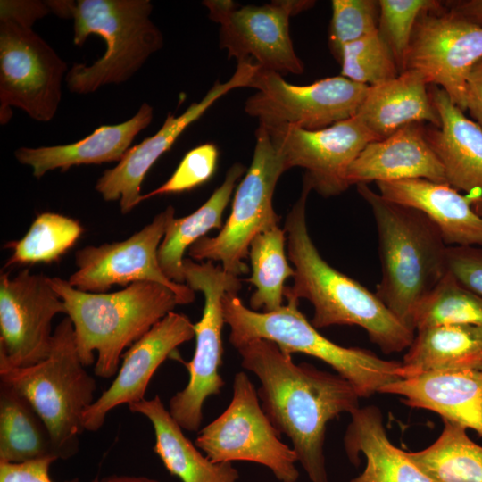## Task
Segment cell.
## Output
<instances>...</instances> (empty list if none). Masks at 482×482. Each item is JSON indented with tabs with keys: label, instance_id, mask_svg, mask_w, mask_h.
I'll list each match as a JSON object with an SVG mask.
<instances>
[{
	"label": "cell",
	"instance_id": "cell-1",
	"mask_svg": "<svg viewBox=\"0 0 482 482\" xmlns=\"http://www.w3.org/2000/svg\"><path fill=\"white\" fill-rule=\"evenodd\" d=\"M241 366L260 382L261 406L280 435L291 442L310 482H328L324 443L329 421L359 406V395L337 373L295 363L276 344L255 339L240 347Z\"/></svg>",
	"mask_w": 482,
	"mask_h": 482
},
{
	"label": "cell",
	"instance_id": "cell-2",
	"mask_svg": "<svg viewBox=\"0 0 482 482\" xmlns=\"http://www.w3.org/2000/svg\"><path fill=\"white\" fill-rule=\"evenodd\" d=\"M312 191L303 178L301 195L285 220L287 258L293 264V285L285 287L286 300H308L314 313L311 323L323 328L355 325L363 328L373 344L386 354L411 345L415 332L358 281L330 266L312 240L306 220V203Z\"/></svg>",
	"mask_w": 482,
	"mask_h": 482
},
{
	"label": "cell",
	"instance_id": "cell-3",
	"mask_svg": "<svg viewBox=\"0 0 482 482\" xmlns=\"http://www.w3.org/2000/svg\"><path fill=\"white\" fill-rule=\"evenodd\" d=\"M49 280L64 303L83 365L95 362L94 372L101 378L115 377L125 349L179 305L176 295L156 282L140 281L116 292L90 293L58 277Z\"/></svg>",
	"mask_w": 482,
	"mask_h": 482
},
{
	"label": "cell",
	"instance_id": "cell-4",
	"mask_svg": "<svg viewBox=\"0 0 482 482\" xmlns=\"http://www.w3.org/2000/svg\"><path fill=\"white\" fill-rule=\"evenodd\" d=\"M356 187L371 209L378 233L381 278L375 295L411 328L416 306L448 270V245L422 212L384 198L368 184Z\"/></svg>",
	"mask_w": 482,
	"mask_h": 482
},
{
	"label": "cell",
	"instance_id": "cell-5",
	"mask_svg": "<svg viewBox=\"0 0 482 482\" xmlns=\"http://www.w3.org/2000/svg\"><path fill=\"white\" fill-rule=\"evenodd\" d=\"M50 11L73 20V43L83 46L88 36L105 42L104 55L91 65L75 63L64 79L68 89L90 94L109 84L129 80L163 46L161 30L150 16L149 0L46 1Z\"/></svg>",
	"mask_w": 482,
	"mask_h": 482
},
{
	"label": "cell",
	"instance_id": "cell-6",
	"mask_svg": "<svg viewBox=\"0 0 482 482\" xmlns=\"http://www.w3.org/2000/svg\"><path fill=\"white\" fill-rule=\"evenodd\" d=\"M237 293L227 292L222 298L229 342L236 349L250 341L265 339L289 354L302 353L315 357L349 381L361 398L379 393L386 385L400 379L401 362L332 342L301 312L299 302L287 300L278 310L257 312L246 307Z\"/></svg>",
	"mask_w": 482,
	"mask_h": 482
},
{
	"label": "cell",
	"instance_id": "cell-7",
	"mask_svg": "<svg viewBox=\"0 0 482 482\" xmlns=\"http://www.w3.org/2000/svg\"><path fill=\"white\" fill-rule=\"evenodd\" d=\"M46 1H0V123L7 124L12 107L31 119L53 120L62 99L66 62L32 29L50 12Z\"/></svg>",
	"mask_w": 482,
	"mask_h": 482
},
{
	"label": "cell",
	"instance_id": "cell-8",
	"mask_svg": "<svg viewBox=\"0 0 482 482\" xmlns=\"http://www.w3.org/2000/svg\"><path fill=\"white\" fill-rule=\"evenodd\" d=\"M0 380L32 405L49 431L58 459L77 453L84 414L96 400V382L79 358L68 317L54 328L46 359L27 367H12L0 360Z\"/></svg>",
	"mask_w": 482,
	"mask_h": 482
},
{
	"label": "cell",
	"instance_id": "cell-9",
	"mask_svg": "<svg viewBox=\"0 0 482 482\" xmlns=\"http://www.w3.org/2000/svg\"><path fill=\"white\" fill-rule=\"evenodd\" d=\"M255 138L251 165L237 187L226 223L217 236L203 237L187 250L192 259L220 262L225 272L237 278L248 272L244 261L253 239L278 226L272 200L280 176L287 170L265 128L258 126Z\"/></svg>",
	"mask_w": 482,
	"mask_h": 482
},
{
	"label": "cell",
	"instance_id": "cell-10",
	"mask_svg": "<svg viewBox=\"0 0 482 482\" xmlns=\"http://www.w3.org/2000/svg\"><path fill=\"white\" fill-rule=\"evenodd\" d=\"M185 284L204 295L202 317L195 326V347L192 359L180 362L188 371L187 386L169 402V411L187 431H199L203 408L212 395H219L225 385L220 368L222 364V328L225 324L222 298L227 292H238L241 281L212 262L184 259Z\"/></svg>",
	"mask_w": 482,
	"mask_h": 482
},
{
	"label": "cell",
	"instance_id": "cell-11",
	"mask_svg": "<svg viewBox=\"0 0 482 482\" xmlns=\"http://www.w3.org/2000/svg\"><path fill=\"white\" fill-rule=\"evenodd\" d=\"M232 390L229 404L198 431L195 445L214 462H254L268 468L280 482L298 481L297 455L281 441L245 371L235 374Z\"/></svg>",
	"mask_w": 482,
	"mask_h": 482
},
{
	"label": "cell",
	"instance_id": "cell-12",
	"mask_svg": "<svg viewBox=\"0 0 482 482\" xmlns=\"http://www.w3.org/2000/svg\"><path fill=\"white\" fill-rule=\"evenodd\" d=\"M312 0H276L240 5L230 0H205L209 18L220 24L219 45L237 62L251 61L259 70L299 75L304 65L290 37V18L311 9Z\"/></svg>",
	"mask_w": 482,
	"mask_h": 482
},
{
	"label": "cell",
	"instance_id": "cell-13",
	"mask_svg": "<svg viewBox=\"0 0 482 482\" xmlns=\"http://www.w3.org/2000/svg\"><path fill=\"white\" fill-rule=\"evenodd\" d=\"M251 87L256 92L246 100L245 112L259 125L318 130L355 116L370 87L341 75L297 86L258 69Z\"/></svg>",
	"mask_w": 482,
	"mask_h": 482
},
{
	"label": "cell",
	"instance_id": "cell-14",
	"mask_svg": "<svg viewBox=\"0 0 482 482\" xmlns=\"http://www.w3.org/2000/svg\"><path fill=\"white\" fill-rule=\"evenodd\" d=\"M175 210L168 206L153 220L129 238L98 246L87 245L77 251V270L68 282L90 293H106L114 286L140 281L156 282L169 287L179 305L195 300V291L187 284L170 280L162 270L158 250Z\"/></svg>",
	"mask_w": 482,
	"mask_h": 482
},
{
	"label": "cell",
	"instance_id": "cell-15",
	"mask_svg": "<svg viewBox=\"0 0 482 482\" xmlns=\"http://www.w3.org/2000/svg\"><path fill=\"white\" fill-rule=\"evenodd\" d=\"M482 58V28L450 10L445 2L418 18L405 59L406 70L421 73L439 86L461 111L466 107V80Z\"/></svg>",
	"mask_w": 482,
	"mask_h": 482
},
{
	"label": "cell",
	"instance_id": "cell-16",
	"mask_svg": "<svg viewBox=\"0 0 482 482\" xmlns=\"http://www.w3.org/2000/svg\"><path fill=\"white\" fill-rule=\"evenodd\" d=\"M49 277L22 270L0 276V360L27 367L46 359L52 347V320L65 313Z\"/></svg>",
	"mask_w": 482,
	"mask_h": 482
},
{
	"label": "cell",
	"instance_id": "cell-17",
	"mask_svg": "<svg viewBox=\"0 0 482 482\" xmlns=\"http://www.w3.org/2000/svg\"><path fill=\"white\" fill-rule=\"evenodd\" d=\"M262 127L287 169H303V178L323 197L338 195L350 187L349 166L369 143L376 141L357 115L318 130Z\"/></svg>",
	"mask_w": 482,
	"mask_h": 482
},
{
	"label": "cell",
	"instance_id": "cell-18",
	"mask_svg": "<svg viewBox=\"0 0 482 482\" xmlns=\"http://www.w3.org/2000/svg\"><path fill=\"white\" fill-rule=\"evenodd\" d=\"M257 71V65L251 61L237 62L229 80L216 81L199 102L191 104L183 113L178 116L168 113L154 135L131 146L115 167L104 171L96 181V192L107 202L119 200L122 213L131 212L141 203V184L155 162L217 100L236 88L251 87Z\"/></svg>",
	"mask_w": 482,
	"mask_h": 482
},
{
	"label": "cell",
	"instance_id": "cell-19",
	"mask_svg": "<svg viewBox=\"0 0 482 482\" xmlns=\"http://www.w3.org/2000/svg\"><path fill=\"white\" fill-rule=\"evenodd\" d=\"M193 337L194 323L183 313L170 312L154 325L123 353L113 381L86 411L84 429L97 431L114 408L145 399L148 385L157 369L165 360L179 354L178 347Z\"/></svg>",
	"mask_w": 482,
	"mask_h": 482
},
{
	"label": "cell",
	"instance_id": "cell-20",
	"mask_svg": "<svg viewBox=\"0 0 482 482\" xmlns=\"http://www.w3.org/2000/svg\"><path fill=\"white\" fill-rule=\"evenodd\" d=\"M429 94L440 127L425 128L427 141L443 166L446 183L465 192L482 214V129L442 88L432 87Z\"/></svg>",
	"mask_w": 482,
	"mask_h": 482
},
{
	"label": "cell",
	"instance_id": "cell-21",
	"mask_svg": "<svg viewBox=\"0 0 482 482\" xmlns=\"http://www.w3.org/2000/svg\"><path fill=\"white\" fill-rule=\"evenodd\" d=\"M425 128L423 123L408 124L385 139L369 143L348 168L349 186L411 179L446 183Z\"/></svg>",
	"mask_w": 482,
	"mask_h": 482
},
{
	"label": "cell",
	"instance_id": "cell-22",
	"mask_svg": "<svg viewBox=\"0 0 482 482\" xmlns=\"http://www.w3.org/2000/svg\"><path fill=\"white\" fill-rule=\"evenodd\" d=\"M386 199L422 212L448 246H482V214L468 195L446 183L411 179L376 183Z\"/></svg>",
	"mask_w": 482,
	"mask_h": 482
},
{
	"label": "cell",
	"instance_id": "cell-23",
	"mask_svg": "<svg viewBox=\"0 0 482 482\" xmlns=\"http://www.w3.org/2000/svg\"><path fill=\"white\" fill-rule=\"evenodd\" d=\"M379 393L400 395L411 408L431 411L482 437V371H434L400 378Z\"/></svg>",
	"mask_w": 482,
	"mask_h": 482
},
{
	"label": "cell",
	"instance_id": "cell-24",
	"mask_svg": "<svg viewBox=\"0 0 482 482\" xmlns=\"http://www.w3.org/2000/svg\"><path fill=\"white\" fill-rule=\"evenodd\" d=\"M153 118V107L143 103L129 120L114 125H102L75 143L22 146L14 152V156L20 163L31 167L37 179L57 169L65 171L72 166L119 162L137 135L150 125Z\"/></svg>",
	"mask_w": 482,
	"mask_h": 482
},
{
	"label": "cell",
	"instance_id": "cell-25",
	"mask_svg": "<svg viewBox=\"0 0 482 482\" xmlns=\"http://www.w3.org/2000/svg\"><path fill=\"white\" fill-rule=\"evenodd\" d=\"M428 81L417 71L406 70L396 78L369 87L357 116L377 140L385 139L411 123L440 127Z\"/></svg>",
	"mask_w": 482,
	"mask_h": 482
},
{
	"label": "cell",
	"instance_id": "cell-26",
	"mask_svg": "<svg viewBox=\"0 0 482 482\" xmlns=\"http://www.w3.org/2000/svg\"><path fill=\"white\" fill-rule=\"evenodd\" d=\"M344 445L350 461L358 466L360 453L366 458L363 471L349 482H433L408 457L407 452L389 440L378 407H359L351 414Z\"/></svg>",
	"mask_w": 482,
	"mask_h": 482
},
{
	"label": "cell",
	"instance_id": "cell-27",
	"mask_svg": "<svg viewBox=\"0 0 482 482\" xmlns=\"http://www.w3.org/2000/svg\"><path fill=\"white\" fill-rule=\"evenodd\" d=\"M129 409L151 422L154 453L181 482H237L239 473L232 463L210 460L186 436L158 395L130 404Z\"/></svg>",
	"mask_w": 482,
	"mask_h": 482
},
{
	"label": "cell",
	"instance_id": "cell-28",
	"mask_svg": "<svg viewBox=\"0 0 482 482\" xmlns=\"http://www.w3.org/2000/svg\"><path fill=\"white\" fill-rule=\"evenodd\" d=\"M482 371V325L453 324L419 330L398 370L400 378L434 371Z\"/></svg>",
	"mask_w": 482,
	"mask_h": 482
},
{
	"label": "cell",
	"instance_id": "cell-29",
	"mask_svg": "<svg viewBox=\"0 0 482 482\" xmlns=\"http://www.w3.org/2000/svg\"><path fill=\"white\" fill-rule=\"evenodd\" d=\"M245 170L243 164L234 163L221 185L204 204L191 214L170 221L159 246L158 259L162 270L170 280L185 284L183 262L186 251L211 229L222 228L224 210Z\"/></svg>",
	"mask_w": 482,
	"mask_h": 482
},
{
	"label": "cell",
	"instance_id": "cell-30",
	"mask_svg": "<svg viewBox=\"0 0 482 482\" xmlns=\"http://www.w3.org/2000/svg\"><path fill=\"white\" fill-rule=\"evenodd\" d=\"M54 456L49 431L29 402L0 382V463H21Z\"/></svg>",
	"mask_w": 482,
	"mask_h": 482
},
{
	"label": "cell",
	"instance_id": "cell-31",
	"mask_svg": "<svg viewBox=\"0 0 482 482\" xmlns=\"http://www.w3.org/2000/svg\"><path fill=\"white\" fill-rule=\"evenodd\" d=\"M440 436L427 448L407 452L408 457L433 482H482V446L467 428L443 420Z\"/></svg>",
	"mask_w": 482,
	"mask_h": 482
},
{
	"label": "cell",
	"instance_id": "cell-32",
	"mask_svg": "<svg viewBox=\"0 0 482 482\" xmlns=\"http://www.w3.org/2000/svg\"><path fill=\"white\" fill-rule=\"evenodd\" d=\"M286 244L284 229L276 226L257 235L250 245L252 275L246 281L255 287L250 298L253 311L272 312L284 305L285 281L295 276Z\"/></svg>",
	"mask_w": 482,
	"mask_h": 482
},
{
	"label": "cell",
	"instance_id": "cell-33",
	"mask_svg": "<svg viewBox=\"0 0 482 482\" xmlns=\"http://www.w3.org/2000/svg\"><path fill=\"white\" fill-rule=\"evenodd\" d=\"M453 324L482 325V296L463 286L447 270L418 303L410 327L419 330Z\"/></svg>",
	"mask_w": 482,
	"mask_h": 482
},
{
	"label": "cell",
	"instance_id": "cell-34",
	"mask_svg": "<svg viewBox=\"0 0 482 482\" xmlns=\"http://www.w3.org/2000/svg\"><path fill=\"white\" fill-rule=\"evenodd\" d=\"M82 233L83 228L78 220L60 213L42 212L23 237L8 244L12 253L5 266L57 262Z\"/></svg>",
	"mask_w": 482,
	"mask_h": 482
},
{
	"label": "cell",
	"instance_id": "cell-35",
	"mask_svg": "<svg viewBox=\"0 0 482 482\" xmlns=\"http://www.w3.org/2000/svg\"><path fill=\"white\" fill-rule=\"evenodd\" d=\"M341 76L354 82L377 86L400 72L395 57L378 29L344 46Z\"/></svg>",
	"mask_w": 482,
	"mask_h": 482
},
{
	"label": "cell",
	"instance_id": "cell-36",
	"mask_svg": "<svg viewBox=\"0 0 482 482\" xmlns=\"http://www.w3.org/2000/svg\"><path fill=\"white\" fill-rule=\"evenodd\" d=\"M445 2L437 0H378V32L389 46L399 72L405 59L415 23L425 11L436 10Z\"/></svg>",
	"mask_w": 482,
	"mask_h": 482
},
{
	"label": "cell",
	"instance_id": "cell-37",
	"mask_svg": "<svg viewBox=\"0 0 482 482\" xmlns=\"http://www.w3.org/2000/svg\"><path fill=\"white\" fill-rule=\"evenodd\" d=\"M328 29V47L340 63L345 46L378 29V0H333Z\"/></svg>",
	"mask_w": 482,
	"mask_h": 482
},
{
	"label": "cell",
	"instance_id": "cell-38",
	"mask_svg": "<svg viewBox=\"0 0 482 482\" xmlns=\"http://www.w3.org/2000/svg\"><path fill=\"white\" fill-rule=\"evenodd\" d=\"M218 157V148L212 143L191 149L170 179L154 190L142 195L141 202L157 195L189 191L205 183L215 171Z\"/></svg>",
	"mask_w": 482,
	"mask_h": 482
},
{
	"label": "cell",
	"instance_id": "cell-39",
	"mask_svg": "<svg viewBox=\"0 0 482 482\" xmlns=\"http://www.w3.org/2000/svg\"><path fill=\"white\" fill-rule=\"evenodd\" d=\"M446 262L463 286L482 296V247L447 246Z\"/></svg>",
	"mask_w": 482,
	"mask_h": 482
},
{
	"label": "cell",
	"instance_id": "cell-40",
	"mask_svg": "<svg viewBox=\"0 0 482 482\" xmlns=\"http://www.w3.org/2000/svg\"><path fill=\"white\" fill-rule=\"evenodd\" d=\"M54 456L36 459L21 463H0V482H53L49 476ZM66 482H79L77 478ZM91 482H101L96 477Z\"/></svg>",
	"mask_w": 482,
	"mask_h": 482
},
{
	"label": "cell",
	"instance_id": "cell-41",
	"mask_svg": "<svg viewBox=\"0 0 482 482\" xmlns=\"http://www.w3.org/2000/svg\"><path fill=\"white\" fill-rule=\"evenodd\" d=\"M466 107L482 129V58L471 68L467 77Z\"/></svg>",
	"mask_w": 482,
	"mask_h": 482
},
{
	"label": "cell",
	"instance_id": "cell-42",
	"mask_svg": "<svg viewBox=\"0 0 482 482\" xmlns=\"http://www.w3.org/2000/svg\"><path fill=\"white\" fill-rule=\"evenodd\" d=\"M445 5L470 22L482 28V0L446 1Z\"/></svg>",
	"mask_w": 482,
	"mask_h": 482
},
{
	"label": "cell",
	"instance_id": "cell-43",
	"mask_svg": "<svg viewBox=\"0 0 482 482\" xmlns=\"http://www.w3.org/2000/svg\"><path fill=\"white\" fill-rule=\"evenodd\" d=\"M101 482H160L146 476L111 475L101 478Z\"/></svg>",
	"mask_w": 482,
	"mask_h": 482
},
{
	"label": "cell",
	"instance_id": "cell-44",
	"mask_svg": "<svg viewBox=\"0 0 482 482\" xmlns=\"http://www.w3.org/2000/svg\"><path fill=\"white\" fill-rule=\"evenodd\" d=\"M295 482H298V481H295Z\"/></svg>",
	"mask_w": 482,
	"mask_h": 482
}]
</instances>
